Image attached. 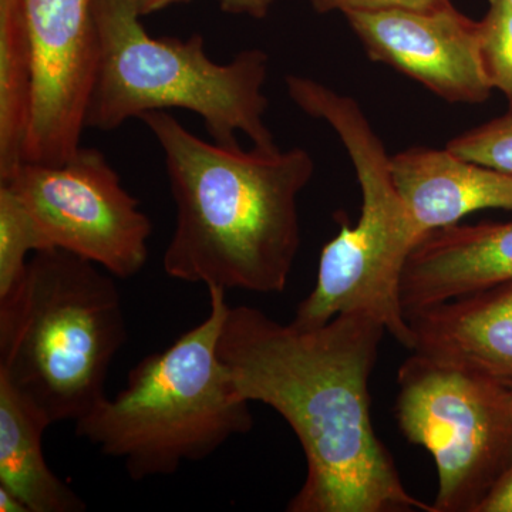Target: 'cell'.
<instances>
[{"label": "cell", "instance_id": "d6986e66", "mask_svg": "<svg viewBox=\"0 0 512 512\" xmlns=\"http://www.w3.org/2000/svg\"><path fill=\"white\" fill-rule=\"evenodd\" d=\"M450 0H311L318 13L382 12V10H431L443 8Z\"/></svg>", "mask_w": 512, "mask_h": 512}, {"label": "cell", "instance_id": "9c48e42d", "mask_svg": "<svg viewBox=\"0 0 512 512\" xmlns=\"http://www.w3.org/2000/svg\"><path fill=\"white\" fill-rule=\"evenodd\" d=\"M33 55L25 163L62 164L79 150L100 62L96 0H20Z\"/></svg>", "mask_w": 512, "mask_h": 512}, {"label": "cell", "instance_id": "7402d4cb", "mask_svg": "<svg viewBox=\"0 0 512 512\" xmlns=\"http://www.w3.org/2000/svg\"><path fill=\"white\" fill-rule=\"evenodd\" d=\"M120 2L131 12L136 13L138 18L143 19L144 16L168 8V6L191 2V0H120Z\"/></svg>", "mask_w": 512, "mask_h": 512}, {"label": "cell", "instance_id": "d4e9b609", "mask_svg": "<svg viewBox=\"0 0 512 512\" xmlns=\"http://www.w3.org/2000/svg\"><path fill=\"white\" fill-rule=\"evenodd\" d=\"M510 387H511V389H512V386H510Z\"/></svg>", "mask_w": 512, "mask_h": 512}, {"label": "cell", "instance_id": "52a82bcc", "mask_svg": "<svg viewBox=\"0 0 512 512\" xmlns=\"http://www.w3.org/2000/svg\"><path fill=\"white\" fill-rule=\"evenodd\" d=\"M394 414L436 463L434 512H477L512 464V389L413 353L397 373Z\"/></svg>", "mask_w": 512, "mask_h": 512}, {"label": "cell", "instance_id": "7a4b0ae2", "mask_svg": "<svg viewBox=\"0 0 512 512\" xmlns=\"http://www.w3.org/2000/svg\"><path fill=\"white\" fill-rule=\"evenodd\" d=\"M140 120L163 151L177 211L165 274L225 291H284L301 247L298 197L315 174L311 154L205 141L167 111Z\"/></svg>", "mask_w": 512, "mask_h": 512}, {"label": "cell", "instance_id": "3957f363", "mask_svg": "<svg viewBox=\"0 0 512 512\" xmlns=\"http://www.w3.org/2000/svg\"><path fill=\"white\" fill-rule=\"evenodd\" d=\"M106 272L72 252L43 249L0 299V375L50 426L76 423L106 397L126 343L120 291Z\"/></svg>", "mask_w": 512, "mask_h": 512}, {"label": "cell", "instance_id": "ffe728a7", "mask_svg": "<svg viewBox=\"0 0 512 512\" xmlns=\"http://www.w3.org/2000/svg\"><path fill=\"white\" fill-rule=\"evenodd\" d=\"M477 512H512V464L485 497Z\"/></svg>", "mask_w": 512, "mask_h": 512}, {"label": "cell", "instance_id": "30bf717a", "mask_svg": "<svg viewBox=\"0 0 512 512\" xmlns=\"http://www.w3.org/2000/svg\"><path fill=\"white\" fill-rule=\"evenodd\" d=\"M350 29L372 62L387 64L453 104H483L493 87L480 56V25L454 8L350 12Z\"/></svg>", "mask_w": 512, "mask_h": 512}, {"label": "cell", "instance_id": "6da1fadb", "mask_svg": "<svg viewBox=\"0 0 512 512\" xmlns=\"http://www.w3.org/2000/svg\"><path fill=\"white\" fill-rule=\"evenodd\" d=\"M386 333L365 313L306 329L229 308L218 353L235 389L281 414L305 453L289 512H434L406 490L373 427L369 380Z\"/></svg>", "mask_w": 512, "mask_h": 512}, {"label": "cell", "instance_id": "5bb4252c", "mask_svg": "<svg viewBox=\"0 0 512 512\" xmlns=\"http://www.w3.org/2000/svg\"><path fill=\"white\" fill-rule=\"evenodd\" d=\"M50 424L0 375V487L29 512H83L87 505L50 470L43 433Z\"/></svg>", "mask_w": 512, "mask_h": 512}, {"label": "cell", "instance_id": "4fadbf2b", "mask_svg": "<svg viewBox=\"0 0 512 512\" xmlns=\"http://www.w3.org/2000/svg\"><path fill=\"white\" fill-rule=\"evenodd\" d=\"M394 187L424 237L484 210L512 211V174L448 148L414 147L390 157Z\"/></svg>", "mask_w": 512, "mask_h": 512}, {"label": "cell", "instance_id": "44dd1931", "mask_svg": "<svg viewBox=\"0 0 512 512\" xmlns=\"http://www.w3.org/2000/svg\"><path fill=\"white\" fill-rule=\"evenodd\" d=\"M222 12L228 15L264 19L274 5V0H217Z\"/></svg>", "mask_w": 512, "mask_h": 512}, {"label": "cell", "instance_id": "8fae6325", "mask_svg": "<svg viewBox=\"0 0 512 512\" xmlns=\"http://www.w3.org/2000/svg\"><path fill=\"white\" fill-rule=\"evenodd\" d=\"M512 279V220L451 225L421 239L402 279L404 312Z\"/></svg>", "mask_w": 512, "mask_h": 512}, {"label": "cell", "instance_id": "ba28073f", "mask_svg": "<svg viewBox=\"0 0 512 512\" xmlns=\"http://www.w3.org/2000/svg\"><path fill=\"white\" fill-rule=\"evenodd\" d=\"M0 183L18 192L47 248L82 256L121 279L146 266L153 224L97 148L80 147L62 164L23 163Z\"/></svg>", "mask_w": 512, "mask_h": 512}, {"label": "cell", "instance_id": "5b68a950", "mask_svg": "<svg viewBox=\"0 0 512 512\" xmlns=\"http://www.w3.org/2000/svg\"><path fill=\"white\" fill-rule=\"evenodd\" d=\"M285 84L289 99L303 113L325 121L338 134L362 191L359 220L353 227L343 224L323 247L316 284L299 303L292 323L309 329L343 313H365L412 350L402 279L424 234L394 187L382 138L352 97L298 74H288Z\"/></svg>", "mask_w": 512, "mask_h": 512}, {"label": "cell", "instance_id": "7c38bea8", "mask_svg": "<svg viewBox=\"0 0 512 512\" xmlns=\"http://www.w3.org/2000/svg\"><path fill=\"white\" fill-rule=\"evenodd\" d=\"M406 318L414 353L512 386V279Z\"/></svg>", "mask_w": 512, "mask_h": 512}, {"label": "cell", "instance_id": "ac0fdd59", "mask_svg": "<svg viewBox=\"0 0 512 512\" xmlns=\"http://www.w3.org/2000/svg\"><path fill=\"white\" fill-rule=\"evenodd\" d=\"M451 153L512 174V109L448 141Z\"/></svg>", "mask_w": 512, "mask_h": 512}, {"label": "cell", "instance_id": "8992f818", "mask_svg": "<svg viewBox=\"0 0 512 512\" xmlns=\"http://www.w3.org/2000/svg\"><path fill=\"white\" fill-rule=\"evenodd\" d=\"M100 62L86 128L113 131L150 111L183 109L204 120L212 141L275 147L265 123L269 56L241 50L229 63L212 62L204 37H154L120 0H96Z\"/></svg>", "mask_w": 512, "mask_h": 512}, {"label": "cell", "instance_id": "9a60e30c", "mask_svg": "<svg viewBox=\"0 0 512 512\" xmlns=\"http://www.w3.org/2000/svg\"><path fill=\"white\" fill-rule=\"evenodd\" d=\"M33 55L20 0H0V181L25 163L33 99Z\"/></svg>", "mask_w": 512, "mask_h": 512}, {"label": "cell", "instance_id": "e0dca14e", "mask_svg": "<svg viewBox=\"0 0 512 512\" xmlns=\"http://www.w3.org/2000/svg\"><path fill=\"white\" fill-rule=\"evenodd\" d=\"M480 25V56L485 77L500 90L512 109V5L510 0H488Z\"/></svg>", "mask_w": 512, "mask_h": 512}, {"label": "cell", "instance_id": "cb8c5ba5", "mask_svg": "<svg viewBox=\"0 0 512 512\" xmlns=\"http://www.w3.org/2000/svg\"><path fill=\"white\" fill-rule=\"evenodd\" d=\"M510 2H511V5H512V0H510Z\"/></svg>", "mask_w": 512, "mask_h": 512}, {"label": "cell", "instance_id": "277c9868", "mask_svg": "<svg viewBox=\"0 0 512 512\" xmlns=\"http://www.w3.org/2000/svg\"><path fill=\"white\" fill-rule=\"evenodd\" d=\"M210 313L164 352L144 357L113 399L76 421V434L119 458L134 481L173 476L254 426L247 399L220 359L227 291L210 286Z\"/></svg>", "mask_w": 512, "mask_h": 512}, {"label": "cell", "instance_id": "603a6c76", "mask_svg": "<svg viewBox=\"0 0 512 512\" xmlns=\"http://www.w3.org/2000/svg\"><path fill=\"white\" fill-rule=\"evenodd\" d=\"M0 512H29V510L12 491L0 487Z\"/></svg>", "mask_w": 512, "mask_h": 512}, {"label": "cell", "instance_id": "2e32d148", "mask_svg": "<svg viewBox=\"0 0 512 512\" xmlns=\"http://www.w3.org/2000/svg\"><path fill=\"white\" fill-rule=\"evenodd\" d=\"M47 248L25 202L12 185L0 183V299L18 288L28 269V256Z\"/></svg>", "mask_w": 512, "mask_h": 512}]
</instances>
